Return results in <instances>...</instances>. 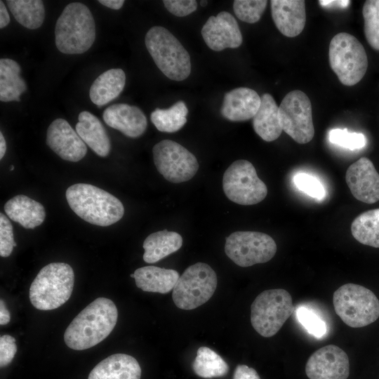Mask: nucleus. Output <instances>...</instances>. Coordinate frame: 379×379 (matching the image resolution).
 <instances>
[{"mask_svg": "<svg viewBox=\"0 0 379 379\" xmlns=\"http://www.w3.org/2000/svg\"><path fill=\"white\" fill-rule=\"evenodd\" d=\"M118 311L109 298L100 297L72 321L64 333L66 345L74 350L89 349L105 340L117 321Z\"/></svg>", "mask_w": 379, "mask_h": 379, "instance_id": "f257e3e1", "label": "nucleus"}, {"mask_svg": "<svg viewBox=\"0 0 379 379\" xmlns=\"http://www.w3.org/2000/svg\"><path fill=\"white\" fill-rule=\"evenodd\" d=\"M71 209L91 224L106 227L124 215V207L112 194L91 184L77 183L69 187L65 193Z\"/></svg>", "mask_w": 379, "mask_h": 379, "instance_id": "f03ea898", "label": "nucleus"}, {"mask_svg": "<svg viewBox=\"0 0 379 379\" xmlns=\"http://www.w3.org/2000/svg\"><path fill=\"white\" fill-rule=\"evenodd\" d=\"M95 39V25L89 8L84 4L67 5L57 20L55 42L65 54H81L87 51Z\"/></svg>", "mask_w": 379, "mask_h": 379, "instance_id": "7ed1b4c3", "label": "nucleus"}, {"mask_svg": "<svg viewBox=\"0 0 379 379\" xmlns=\"http://www.w3.org/2000/svg\"><path fill=\"white\" fill-rule=\"evenodd\" d=\"M74 284V273L69 265L51 262L41 269L31 284L29 300L37 310H55L69 299Z\"/></svg>", "mask_w": 379, "mask_h": 379, "instance_id": "20e7f679", "label": "nucleus"}, {"mask_svg": "<svg viewBox=\"0 0 379 379\" xmlns=\"http://www.w3.org/2000/svg\"><path fill=\"white\" fill-rule=\"evenodd\" d=\"M145 44L158 68L168 79L180 81L190 76V55L168 29L161 26L151 27L145 35Z\"/></svg>", "mask_w": 379, "mask_h": 379, "instance_id": "39448f33", "label": "nucleus"}, {"mask_svg": "<svg viewBox=\"0 0 379 379\" xmlns=\"http://www.w3.org/2000/svg\"><path fill=\"white\" fill-rule=\"evenodd\" d=\"M335 313L347 326L361 328L375 321L379 317V300L367 288L346 284L333 293Z\"/></svg>", "mask_w": 379, "mask_h": 379, "instance_id": "423d86ee", "label": "nucleus"}, {"mask_svg": "<svg viewBox=\"0 0 379 379\" xmlns=\"http://www.w3.org/2000/svg\"><path fill=\"white\" fill-rule=\"evenodd\" d=\"M329 62L340 81L347 86L355 85L364 77L368 58L363 45L353 35L340 32L331 40Z\"/></svg>", "mask_w": 379, "mask_h": 379, "instance_id": "0eeeda50", "label": "nucleus"}, {"mask_svg": "<svg viewBox=\"0 0 379 379\" xmlns=\"http://www.w3.org/2000/svg\"><path fill=\"white\" fill-rule=\"evenodd\" d=\"M295 311L291 294L282 288L260 293L251 306V322L260 335L274 336Z\"/></svg>", "mask_w": 379, "mask_h": 379, "instance_id": "6e6552de", "label": "nucleus"}, {"mask_svg": "<svg viewBox=\"0 0 379 379\" xmlns=\"http://www.w3.org/2000/svg\"><path fill=\"white\" fill-rule=\"evenodd\" d=\"M217 284V275L211 267L204 262H197L180 276L173 289V300L180 309H195L212 297Z\"/></svg>", "mask_w": 379, "mask_h": 379, "instance_id": "1a4fd4ad", "label": "nucleus"}, {"mask_svg": "<svg viewBox=\"0 0 379 379\" xmlns=\"http://www.w3.org/2000/svg\"><path fill=\"white\" fill-rule=\"evenodd\" d=\"M222 188L230 201L244 206L258 204L267 194V187L258 178L255 167L244 159L234 161L226 169Z\"/></svg>", "mask_w": 379, "mask_h": 379, "instance_id": "9d476101", "label": "nucleus"}, {"mask_svg": "<svg viewBox=\"0 0 379 379\" xmlns=\"http://www.w3.org/2000/svg\"><path fill=\"white\" fill-rule=\"evenodd\" d=\"M277 244L268 234L259 232L238 231L226 237L225 252L236 265L246 267L270 260Z\"/></svg>", "mask_w": 379, "mask_h": 379, "instance_id": "9b49d317", "label": "nucleus"}, {"mask_svg": "<svg viewBox=\"0 0 379 379\" xmlns=\"http://www.w3.org/2000/svg\"><path fill=\"white\" fill-rule=\"evenodd\" d=\"M279 116L282 131L295 142L305 144L314 135L311 102L302 91L289 92L279 107Z\"/></svg>", "mask_w": 379, "mask_h": 379, "instance_id": "f8f14e48", "label": "nucleus"}, {"mask_svg": "<svg viewBox=\"0 0 379 379\" xmlns=\"http://www.w3.org/2000/svg\"><path fill=\"white\" fill-rule=\"evenodd\" d=\"M152 153L157 171L171 182L188 181L199 169L195 156L173 140L160 141L153 147Z\"/></svg>", "mask_w": 379, "mask_h": 379, "instance_id": "ddd939ff", "label": "nucleus"}, {"mask_svg": "<svg viewBox=\"0 0 379 379\" xmlns=\"http://www.w3.org/2000/svg\"><path fill=\"white\" fill-rule=\"evenodd\" d=\"M305 373L309 379H347L350 374L347 354L334 345L321 347L307 359Z\"/></svg>", "mask_w": 379, "mask_h": 379, "instance_id": "4468645a", "label": "nucleus"}, {"mask_svg": "<svg viewBox=\"0 0 379 379\" xmlns=\"http://www.w3.org/2000/svg\"><path fill=\"white\" fill-rule=\"evenodd\" d=\"M201 33L206 44L215 51L238 48L243 41L237 21L226 11L209 17Z\"/></svg>", "mask_w": 379, "mask_h": 379, "instance_id": "2eb2a0df", "label": "nucleus"}, {"mask_svg": "<svg viewBox=\"0 0 379 379\" xmlns=\"http://www.w3.org/2000/svg\"><path fill=\"white\" fill-rule=\"evenodd\" d=\"M47 145L61 159L77 162L87 152L86 145L65 119H56L47 129Z\"/></svg>", "mask_w": 379, "mask_h": 379, "instance_id": "dca6fc26", "label": "nucleus"}, {"mask_svg": "<svg viewBox=\"0 0 379 379\" xmlns=\"http://www.w3.org/2000/svg\"><path fill=\"white\" fill-rule=\"evenodd\" d=\"M345 180L357 200L370 204L379 201V174L367 157H361L349 166Z\"/></svg>", "mask_w": 379, "mask_h": 379, "instance_id": "f3484780", "label": "nucleus"}, {"mask_svg": "<svg viewBox=\"0 0 379 379\" xmlns=\"http://www.w3.org/2000/svg\"><path fill=\"white\" fill-rule=\"evenodd\" d=\"M102 119L109 127L129 138L142 135L147 126L143 112L138 107L125 103L112 105L103 112Z\"/></svg>", "mask_w": 379, "mask_h": 379, "instance_id": "a211bd4d", "label": "nucleus"}, {"mask_svg": "<svg viewBox=\"0 0 379 379\" xmlns=\"http://www.w3.org/2000/svg\"><path fill=\"white\" fill-rule=\"evenodd\" d=\"M271 12L279 31L294 37L303 30L306 22L305 2L302 0H272Z\"/></svg>", "mask_w": 379, "mask_h": 379, "instance_id": "6ab92c4d", "label": "nucleus"}, {"mask_svg": "<svg viewBox=\"0 0 379 379\" xmlns=\"http://www.w3.org/2000/svg\"><path fill=\"white\" fill-rule=\"evenodd\" d=\"M260 102V97L254 90L236 88L225 94L220 113L231 121H246L253 118Z\"/></svg>", "mask_w": 379, "mask_h": 379, "instance_id": "aec40b11", "label": "nucleus"}, {"mask_svg": "<svg viewBox=\"0 0 379 379\" xmlns=\"http://www.w3.org/2000/svg\"><path fill=\"white\" fill-rule=\"evenodd\" d=\"M141 368L131 355L114 354L99 362L88 379H140Z\"/></svg>", "mask_w": 379, "mask_h": 379, "instance_id": "412c9836", "label": "nucleus"}, {"mask_svg": "<svg viewBox=\"0 0 379 379\" xmlns=\"http://www.w3.org/2000/svg\"><path fill=\"white\" fill-rule=\"evenodd\" d=\"M76 131L97 155L105 157L111 149L110 140L99 119L88 111H82L78 117Z\"/></svg>", "mask_w": 379, "mask_h": 379, "instance_id": "4be33fe9", "label": "nucleus"}, {"mask_svg": "<svg viewBox=\"0 0 379 379\" xmlns=\"http://www.w3.org/2000/svg\"><path fill=\"white\" fill-rule=\"evenodd\" d=\"M4 211L13 221L25 229H34L43 223L46 211L39 202L23 194H18L8 200Z\"/></svg>", "mask_w": 379, "mask_h": 379, "instance_id": "5701e85b", "label": "nucleus"}, {"mask_svg": "<svg viewBox=\"0 0 379 379\" xmlns=\"http://www.w3.org/2000/svg\"><path fill=\"white\" fill-rule=\"evenodd\" d=\"M136 286L144 291L169 293L173 289L180 276L172 269H165L156 266H145L138 268L134 272Z\"/></svg>", "mask_w": 379, "mask_h": 379, "instance_id": "b1692460", "label": "nucleus"}, {"mask_svg": "<svg viewBox=\"0 0 379 379\" xmlns=\"http://www.w3.org/2000/svg\"><path fill=\"white\" fill-rule=\"evenodd\" d=\"M260 99V107L253 118V127L263 140L271 142L277 140L283 131L279 121V107L269 93L263 94Z\"/></svg>", "mask_w": 379, "mask_h": 379, "instance_id": "393cba45", "label": "nucleus"}, {"mask_svg": "<svg viewBox=\"0 0 379 379\" xmlns=\"http://www.w3.org/2000/svg\"><path fill=\"white\" fill-rule=\"evenodd\" d=\"M126 84V74L121 69H110L99 75L93 82L90 91L91 100L98 107L117 98Z\"/></svg>", "mask_w": 379, "mask_h": 379, "instance_id": "a878e982", "label": "nucleus"}, {"mask_svg": "<svg viewBox=\"0 0 379 379\" xmlns=\"http://www.w3.org/2000/svg\"><path fill=\"white\" fill-rule=\"evenodd\" d=\"M182 245V238L175 232L167 230L150 234L144 241L143 260L154 263L178 251Z\"/></svg>", "mask_w": 379, "mask_h": 379, "instance_id": "bb28decb", "label": "nucleus"}, {"mask_svg": "<svg viewBox=\"0 0 379 379\" xmlns=\"http://www.w3.org/2000/svg\"><path fill=\"white\" fill-rule=\"evenodd\" d=\"M19 64L10 58L0 60V100L20 101V96L27 90L25 81L20 76Z\"/></svg>", "mask_w": 379, "mask_h": 379, "instance_id": "cd10ccee", "label": "nucleus"}, {"mask_svg": "<svg viewBox=\"0 0 379 379\" xmlns=\"http://www.w3.org/2000/svg\"><path fill=\"white\" fill-rule=\"evenodd\" d=\"M8 9L15 19L29 29L40 27L45 18V8L40 0H8Z\"/></svg>", "mask_w": 379, "mask_h": 379, "instance_id": "c85d7f7f", "label": "nucleus"}, {"mask_svg": "<svg viewBox=\"0 0 379 379\" xmlns=\"http://www.w3.org/2000/svg\"><path fill=\"white\" fill-rule=\"evenodd\" d=\"M353 237L359 243L379 248V208L361 213L351 225Z\"/></svg>", "mask_w": 379, "mask_h": 379, "instance_id": "c756f323", "label": "nucleus"}, {"mask_svg": "<svg viewBox=\"0 0 379 379\" xmlns=\"http://www.w3.org/2000/svg\"><path fill=\"white\" fill-rule=\"evenodd\" d=\"M192 368L198 376L204 378L223 377L229 371L227 362L207 347H200L197 350Z\"/></svg>", "mask_w": 379, "mask_h": 379, "instance_id": "7c9ffc66", "label": "nucleus"}, {"mask_svg": "<svg viewBox=\"0 0 379 379\" xmlns=\"http://www.w3.org/2000/svg\"><path fill=\"white\" fill-rule=\"evenodd\" d=\"M188 109L183 101L175 102L168 109L154 110L150 119L157 129L164 133H175L187 122Z\"/></svg>", "mask_w": 379, "mask_h": 379, "instance_id": "2f4dec72", "label": "nucleus"}, {"mask_svg": "<svg viewBox=\"0 0 379 379\" xmlns=\"http://www.w3.org/2000/svg\"><path fill=\"white\" fill-rule=\"evenodd\" d=\"M362 14L366 39L373 49L379 51V0L366 1Z\"/></svg>", "mask_w": 379, "mask_h": 379, "instance_id": "473e14b6", "label": "nucleus"}, {"mask_svg": "<svg viewBox=\"0 0 379 379\" xmlns=\"http://www.w3.org/2000/svg\"><path fill=\"white\" fill-rule=\"evenodd\" d=\"M295 312L298 321L310 335L317 338L326 335V322L312 309L300 306L295 310Z\"/></svg>", "mask_w": 379, "mask_h": 379, "instance_id": "72a5a7b5", "label": "nucleus"}, {"mask_svg": "<svg viewBox=\"0 0 379 379\" xmlns=\"http://www.w3.org/2000/svg\"><path fill=\"white\" fill-rule=\"evenodd\" d=\"M267 4L265 0H235L233 9L236 16L243 22L255 23L258 22Z\"/></svg>", "mask_w": 379, "mask_h": 379, "instance_id": "f704fd0d", "label": "nucleus"}, {"mask_svg": "<svg viewBox=\"0 0 379 379\" xmlns=\"http://www.w3.org/2000/svg\"><path fill=\"white\" fill-rule=\"evenodd\" d=\"M328 139L331 143L350 150L360 149L366 144V138L363 133L350 132L347 128L331 130Z\"/></svg>", "mask_w": 379, "mask_h": 379, "instance_id": "c9c22d12", "label": "nucleus"}, {"mask_svg": "<svg viewBox=\"0 0 379 379\" xmlns=\"http://www.w3.org/2000/svg\"><path fill=\"white\" fill-rule=\"evenodd\" d=\"M296 187L310 197L318 200L323 199L326 190L321 182L315 177L305 173H298L293 177Z\"/></svg>", "mask_w": 379, "mask_h": 379, "instance_id": "e433bc0d", "label": "nucleus"}, {"mask_svg": "<svg viewBox=\"0 0 379 379\" xmlns=\"http://www.w3.org/2000/svg\"><path fill=\"white\" fill-rule=\"evenodd\" d=\"M17 246L14 241L13 225L8 218L0 213V255L8 257L14 247Z\"/></svg>", "mask_w": 379, "mask_h": 379, "instance_id": "4c0bfd02", "label": "nucleus"}, {"mask_svg": "<svg viewBox=\"0 0 379 379\" xmlns=\"http://www.w3.org/2000/svg\"><path fill=\"white\" fill-rule=\"evenodd\" d=\"M163 3L171 13L178 17L186 16L197 8L195 0H164Z\"/></svg>", "mask_w": 379, "mask_h": 379, "instance_id": "58836bf2", "label": "nucleus"}, {"mask_svg": "<svg viewBox=\"0 0 379 379\" xmlns=\"http://www.w3.org/2000/svg\"><path fill=\"white\" fill-rule=\"evenodd\" d=\"M17 352L15 339L10 335L0 337V366H8L13 359Z\"/></svg>", "mask_w": 379, "mask_h": 379, "instance_id": "ea45409f", "label": "nucleus"}, {"mask_svg": "<svg viewBox=\"0 0 379 379\" xmlns=\"http://www.w3.org/2000/svg\"><path fill=\"white\" fill-rule=\"evenodd\" d=\"M233 379H260V378L254 368L240 364L234 370Z\"/></svg>", "mask_w": 379, "mask_h": 379, "instance_id": "a19ab883", "label": "nucleus"}, {"mask_svg": "<svg viewBox=\"0 0 379 379\" xmlns=\"http://www.w3.org/2000/svg\"><path fill=\"white\" fill-rule=\"evenodd\" d=\"M10 22V16L2 1H0V28L3 29Z\"/></svg>", "mask_w": 379, "mask_h": 379, "instance_id": "79ce46f5", "label": "nucleus"}, {"mask_svg": "<svg viewBox=\"0 0 379 379\" xmlns=\"http://www.w3.org/2000/svg\"><path fill=\"white\" fill-rule=\"evenodd\" d=\"M11 319L10 312L7 310L4 301L1 299L0 300V324L6 325Z\"/></svg>", "mask_w": 379, "mask_h": 379, "instance_id": "37998d69", "label": "nucleus"}, {"mask_svg": "<svg viewBox=\"0 0 379 379\" xmlns=\"http://www.w3.org/2000/svg\"><path fill=\"white\" fill-rule=\"evenodd\" d=\"M319 4L323 6H327V7H330V6H334V7H339V8H347V6L350 4V1H347V0H345V1H328V0H320L319 1Z\"/></svg>", "mask_w": 379, "mask_h": 379, "instance_id": "c03bdc74", "label": "nucleus"}, {"mask_svg": "<svg viewBox=\"0 0 379 379\" xmlns=\"http://www.w3.org/2000/svg\"><path fill=\"white\" fill-rule=\"evenodd\" d=\"M98 2L114 10L120 9L124 4V0H99Z\"/></svg>", "mask_w": 379, "mask_h": 379, "instance_id": "a18cd8bd", "label": "nucleus"}, {"mask_svg": "<svg viewBox=\"0 0 379 379\" xmlns=\"http://www.w3.org/2000/svg\"><path fill=\"white\" fill-rule=\"evenodd\" d=\"M6 151V142L2 132L0 133V159H2Z\"/></svg>", "mask_w": 379, "mask_h": 379, "instance_id": "49530a36", "label": "nucleus"}, {"mask_svg": "<svg viewBox=\"0 0 379 379\" xmlns=\"http://www.w3.org/2000/svg\"><path fill=\"white\" fill-rule=\"evenodd\" d=\"M200 4L201 6L204 7L207 5V1H201Z\"/></svg>", "mask_w": 379, "mask_h": 379, "instance_id": "de8ad7c7", "label": "nucleus"}, {"mask_svg": "<svg viewBox=\"0 0 379 379\" xmlns=\"http://www.w3.org/2000/svg\"><path fill=\"white\" fill-rule=\"evenodd\" d=\"M130 277H132V278H134V274H131Z\"/></svg>", "mask_w": 379, "mask_h": 379, "instance_id": "09e8293b", "label": "nucleus"}, {"mask_svg": "<svg viewBox=\"0 0 379 379\" xmlns=\"http://www.w3.org/2000/svg\"><path fill=\"white\" fill-rule=\"evenodd\" d=\"M11 171L13 170L14 169V166H11Z\"/></svg>", "mask_w": 379, "mask_h": 379, "instance_id": "8fccbe9b", "label": "nucleus"}]
</instances>
